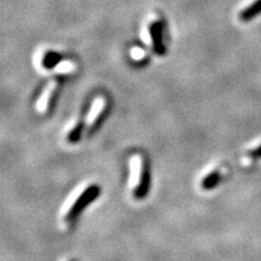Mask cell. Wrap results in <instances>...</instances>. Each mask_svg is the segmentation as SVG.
<instances>
[{"instance_id": "6da1fadb", "label": "cell", "mask_w": 261, "mask_h": 261, "mask_svg": "<svg viewBox=\"0 0 261 261\" xmlns=\"http://www.w3.org/2000/svg\"><path fill=\"white\" fill-rule=\"evenodd\" d=\"M99 194L100 188L98 187V185H91V187L85 189L83 194L77 197V200L74 202V204L71 205L70 210L68 211L67 218H65L67 221H73L75 218L79 217L81 212H83L93 200H96L98 196H99Z\"/></svg>"}, {"instance_id": "7a4b0ae2", "label": "cell", "mask_w": 261, "mask_h": 261, "mask_svg": "<svg viewBox=\"0 0 261 261\" xmlns=\"http://www.w3.org/2000/svg\"><path fill=\"white\" fill-rule=\"evenodd\" d=\"M148 28L154 51L159 56H162V55L166 54V46L163 44V23L161 18H152V21L149 23Z\"/></svg>"}, {"instance_id": "3957f363", "label": "cell", "mask_w": 261, "mask_h": 261, "mask_svg": "<svg viewBox=\"0 0 261 261\" xmlns=\"http://www.w3.org/2000/svg\"><path fill=\"white\" fill-rule=\"evenodd\" d=\"M150 181H151V178H150L149 165L148 162L143 159L142 163H140L139 178L138 181H137V187L135 188V190H133V195H135L136 198L142 200V198L146 197V195H148V192L150 190Z\"/></svg>"}, {"instance_id": "277c9868", "label": "cell", "mask_w": 261, "mask_h": 261, "mask_svg": "<svg viewBox=\"0 0 261 261\" xmlns=\"http://www.w3.org/2000/svg\"><path fill=\"white\" fill-rule=\"evenodd\" d=\"M259 15H261V0H255L238 14V18L242 22H249Z\"/></svg>"}, {"instance_id": "5b68a950", "label": "cell", "mask_w": 261, "mask_h": 261, "mask_svg": "<svg viewBox=\"0 0 261 261\" xmlns=\"http://www.w3.org/2000/svg\"><path fill=\"white\" fill-rule=\"evenodd\" d=\"M62 61V55L56 51H46L42 56L41 64L45 69H54Z\"/></svg>"}, {"instance_id": "8992f818", "label": "cell", "mask_w": 261, "mask_h": 261, "mask_svg": "<svg viewBox=\"0 0 261 261\" xmlns=\"http://www.w3.org/2000/svg\"><path fill=\"white\" fill-rule=\"evenodd\" d=\"M220 181V174L219 172H212L205 177L201 182V187L204 189V190H212V189L217 188V185L219 184Z\"/></svg>"}, {"instance_id": "52a82bcc", "label": "cell", "mask_w": 261, "mask_h": 261, "mask_svg": "<svg viewBox=\"0 0 261 261\" xmlns=\"http://www.w3.org/2000/svg\"><path fill=\"white\" fill-rule=\"evenodd\" d=\"M81 130H83V123H79V125H76L73 129H71L69 136H68V139H69L70 143H75L80 139Z\"/></svg>"}, {"instance_id": "ba28073f", "label": "cell", "mask_w": 261, "mask_h": 261, "mask_svg": "<svg viewBox=\"0 0 261 261\" xmlns=\"http://www.w3.org/2000/svg\"><path fill=\"white\" fill-rule=\"evenodd\" d=\"M248 155H249L252 159H255V160L261 159V145H259L255 149H253L252 151H249V154Z\"/></svg>"}, {"instance_id": "9c48e42d", "label": "cell", "mask_w": 261, "mask_h": 261, "mask_svg": "<svg viewBox=\"0 0 261 261\" xmlns=\"http://www.w3.org/2000/svg\"><path fill=\"white\" fill-rule=\"evenodd\" d=\"M71 261H76V260H71Z\"/></svg>"}]
</instances>
